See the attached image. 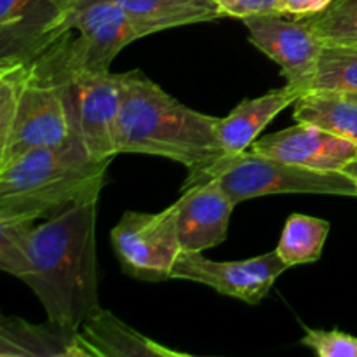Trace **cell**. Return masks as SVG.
I'll return each instance as SVG.
<instances>
[{
	"label": "cell",
	"instance_id": "3",
	"mask_svg": "<svg viewBox=\"0 0 357 357\" xmlns=\"http://www.w3.org/2000/svg\"><path fill=\"white\" fill-rule=\"evenodd\" d=\"M110 157H96L82 139L35 149L0 166V220H37L100 197Z\"/></svg>",
	"mask_w": 357,
	"mask_h": 357
},
{
	"label": "cell",
	"instance_id": "13",
	"mask_svg": "<svg viewBox=\"0 0 357 357\" xmlns=\"http://www.w3.org/2000/svg\"><path fill=\"white\" fill-rule=\"evenodd\" d=\"M79 338L87 357H181L185 352L173 351L159 342L150 340L110 310L98 309L79 328Z\"/></svg>",
	"mask_w": 357,
	"mask_h": 357
},
{
	"label": "cell",
	"instance_id": "18",
	"mask_svg": "<svg viewBox=\"0 0 357 357\" xmlns=\"http://www.w3.org/2000/svg\"><path fill=\"white\" fill-rule=\"evenodd\" d=\"M295 121L357 143V101L337 91H310L295 103Z\"/></svg>",
	"mask_w": 357,
	"mask_h": 357
},
{
	"label": "cell",
	"instance_id": "19",
	"mask_svg": "<svg viewBox=\"0 0 357 357\" xmlns=\"http://www.w3.org/2000/svg\"><path fill=\"white\" fill-rule=\"evenodd\" d=\"M328 234L330 222L295 213L286 220L275 251L288 267L314 264L323 255Z\"/></svg>",
	"mask_w": 357,
	"mask_h": 357
},
{
	"label": "cell",
	"instance_id": "15",
	"mask_svg": "<svg viewBox=\"0 0 357 357\" xmlns=\"http://www.w3.org/2000/svg\"><path fill=\"white\" fill-rule=\"evenodd\" d=\"M0 357H87L79 331L47 319L33 324L21 317L0 321Z\"/></svg>",
	"mask_w": 357,
	"mask_h": 357
},
{
	"label": "cell",
	"instance_id": "22",
	"mask_svg": "<svg viewBox=\"0 0 357 357\" xmlns=\"http://www.w3.org/2000/svg\"><path fill=\"white\" fill-rule=\"evenodd\" d=\"M35 220H0V268L20 279L26 267L28 243Z\"/></svg>",
	"mask_w": 357,
	"mask_h": 357
},
{
	"label": "cell",
	"instance_id": "5",
	"mask_svg": "<svg viewBox=\"0 0 357 357\" xmlns=\"http://www.w3.org/2000/svg\"><path fill=\"white\" fill-rule=\"evenodd\" d=\"M72 135L63 84L33 59L0 58V166Z\"/></svg>",
	"mask_w": 357,
	"mask_h": 357
},
{
	"label": "cell",
	"instance_id": "26",
	"mask_svg": "<svg viewBox=\"0 0 357 357\" xmlns=\"http://www.w3.org/2000/svg\"><path fill=\"white\" fill-rule=\"evenodd\" d=\"M342 173H345V174H347V176H351L352 180L356 181V185H357V155L351 160V162L347 164V166L344 167V171H342Z\"/></svg>",
	"mask_w": 357,
	"mask_h": 357
},
{
	"label": "cell",
	"instance_id": "7",
	"mask_svg": "<svg viewBox=\"0 0 357 357\" xmlns=\"http://www.w3.org/2000/svg\"><path fill=\"white\" fill-rule=\"evenodd\" d=\"M110 239L126 274L142 281L171 279L181 253L176 202L159 213L126 211Z\"/></svg>",
	"mask_w": 357,
	"mask_h": 357
},
{
	"label": "cell",
	"instance_id": "1",
	"mask_svg": "<svg viewBox=\"0 0 357 357\" xmlns=\"http://www.w3.org/2000/svg\"><path fill=\"white\" fill-rule=\"evenodd\" d=\"M98 201L100 197L70 204L35 225L20 278L35 293L47 319L73 331L100 309Z\"/></svg>",
	"mask_w": 357,
	"mask_h": 357
},
{
	"label": "cell",
	"instance_id": "14",
	"mask_svg": "<svg viewBox=\"0 0 357 357\" xmlns=\"http://www.w3.org/2000/svg\"><path fill=\"white\" fill-rule=\"evenodd\" d=\"M300 96H303L302 91L286 84L264 96L241 101L227 117L218 121V138L225 155L246 152L272 119L295 105Z\"/></svg>",
	"mask_w": 357,
	"mask_h": 357
},
{
	"label": "cell",
	"instance_id": "20",
	"mask_svg": "<svg viewBox=\"0 0 357 357\" xmlns=\"http://www.w3.org/2000/svg\"><path fill=\"white\" fill-rule=\"evenodd\" d=\"M312 91L357 94V45H326Z\"/></svg>",
	"mask_w": 357,
	"mask_h": 357
},
{
	"label": "cell",
	"instance_id": "4",
	"mask_svg": "<svg viewBox=\"0 0 357 357\" xmlns=\"http://www.w3.org/2000/svg\"><path fill=\"white\" fill-rule=\"evenodd\" d=\"M54 14L23 58L61 79L110 72L126 45L146 37L112 0H54Z\"/></svg>",
	"mask_w": 357,
	"mask_h": 357
},
{
	"label": "cell",
	"instance_id": "6",
	"mask_svg": "<svg viewBox=\"0 0 357 357\" xmlns=\"http://www.w3.org/2000/svg\"><path fill=\"white\" fill-rule=\"evenodd\" d=\"M218 180L234 204L274 194H330L357 197V185L342 171H316L257 152L223 155L211 166L188 173L183 188Z\"/></svg>",
	"mask_w": 357,
	"mask_h": 357
},
{
	"label": "cell",
	"instance_id": "17",
	"mask_svg": "<svg viewBox=\"0 0 357 357\" xmlns=\"http://www.w3.org/2000/svg\"><path fill=\"white\" fill-rule=\"evenodd\" d=\"M54 9V0H0L2 56H26Z\"/></svg>",
	"mask_w": 357,
	"mask_h": 357
},
{
	"label": "cell",
	"instance_id": "16",
	"mask_svg": "<svg viewBox=\"0 0 357 357\" xmlns=\"http://www.w3.org/2000/svg\"><path fill=\"white\" fill-rule=\"evenodd\" d=\"M135 20L149 37L169 28L208 23L222 17L216 0H112Z\"/></svg>",
	"mask_w": 357,
	"mask_h": 357
},
{
	"label": "cell",
	"instance_id": "12",
	"mask_svg": "<svg viewBox=\"0 0 357 357\" xmlns=\"http://www.w3.org/2000/svg\"><path fill=\"white\" fill-rule=\"evenodd\" d=\"M176 208L181 251L202 253L227 239L236 204L218 180H206L183 188Z\"/></svg>",
	"mask_w": 357,
	"mask_h": 357
},
{
	"label": "cell",
	"instance_id": "8",
	"mask_svg": "<svg viewBox=\"0 0 357 357\" xmlns=\"http://www.w3.org/2000/svg\"><path fill=\"white\" fill-rule=\"evenodd\" d=\"M58 79L63 84L72 135L82 139L96 157L114 159L117 155L115 135L122 101L121 73L101 72Z\"/></svg>",
	"mask_w": 357,
	"mask_h": 357
},
{
	"label": "cell",
	"instance_id": "11",
	"mask_svg": "<svg viewBox=\"0 0 357 357\" xmlns=\"http://www.w3.org/2000/svg\"><path fill=\"white\" fill-rule=\"evenodd\" d=\"M251 150L282 162L316 171H344L357 155V143L312 124L298 122L284 131L257 139Z\"/></svg>",
	"mask_w": 357,
	"mask_h": 357
},
{
	"label": "cell",
	"instance_id": "23",
	"mask_svg": "<svg viewBox=\"0 0 357 357\" xmlns=\"http://www.w3.org/2000/svg\"><path fill=\"white\" fill-rule=\"evenodd\" d=\"M302 345L321 357H357V337L337 330H307Z\"/></svg>",
	"mask_w": 357,
	"mask_h": 357
},
{
	"label": "cell",
	"instance_id": "10",
	"mask_svg": "<svg viewBox=\"0 0 357 357\" xmlns=\"http://www.w3.org/2000/svg\"><path fill=\"white\" fill-rule=\"evenodd\" d=\"M288 268L275 250L241 261H215L201 253L181 251L171 279L201 282L222 295L255 305L268 295L274 282Z\"/></svg>",
	"mask_w": 357,
	"mask_h": 357
},
{
	"label": "cell",
	"instance_id": "2",
	"mask_svg": "<svg viewBox=\"0 0 357 357\" xmlns=\"http://www.w3.org/2000/svg\"><path fill=\"white\" fill-rule=\"evenodd\" d=\"M121 89L117 153L166 157L188 171L211 166L225 155L218 138L220 119L180 103L139 70L121 73Z\"/></svg>",
	"mask_w": 357,
	"mask_h": 357
},
{
	"label": "cell",
	"instance_id": "27",
	"mask_svg": "<svg viewBox=\"0 0 357 357\" xmlns=\"http://www.w3.org/2000/svg\"><path fill=\"white\" fill-rule=\"evenodd\" d=\"M351 96H352V98H354V100L357 101V94H351Z\"/></svg>",
	"mask_w": 357,
	"mask_h": 357
},
{
	"label": "cell",
	"instance_id": "24",
	"mask_svg": "<svg viewBox=\"0 0 357 357\" xmlns=\"http://www.w3.org/2000/svg\"><path fill=\"white\" fill-rule=\"evenodd\" d=\"M222 16L244 17L255 14H279V0H216Z\"/></svg>",
	"mask_w": 357,
	"mask_h": 357
},
{
	"label": "cell",
	"instance_id": "9",
	"mask_svg": "<svg viewBox=\"0 0 357 357\" xmlns=\"http://www.w3.org/2000/svg\"><path fill=\"white\" fill-rule=\"evenodd\" d=\"M250 42L274 59L286 84L303 94L316 82L324 44L303 17L286 20L284 14H255L244 17Z\"/></svg>",
	"mask_w": 357,
	"mask_h": 357
},
{
	"label": "cell",
	"instance_id": "25",
	"mask_svg": "<svg viewBox=\"0 0 357 357\" xmlns=\"http://www.w3.org/2000/svg\"><path fill=\"white\" fill-rule=\"evenodd\" d=\"M333 0H279V14L291 17H307L326 9Z\"/></svg>",
	"mask_w": 357,
	"mask_h": 357
},
{
	"label": "cell",
	"instance_id": "21",
	"mask_svg": "<svg viewBox=\"0 0 357 357\" xmlns=\"http://www.w3.org/2000/svg\"><path fill=\"white\" fill-rule=\"evenodd\" d=\"M303 20L326 45H357V0H333L314 16Z\"/></svg>",
	"mask_w": 357,
	"mask_h": 357
}]
</instances>
